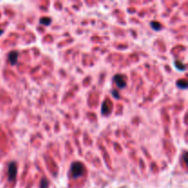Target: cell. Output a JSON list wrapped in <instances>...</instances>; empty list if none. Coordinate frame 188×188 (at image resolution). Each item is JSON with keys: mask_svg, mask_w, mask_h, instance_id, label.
I'll list each match as a JSON object with an SVG mask.
<instances>
[{"mask_svg": "<svg viewBox=\"0 0 188 188\" xmlns=\"http://www.w3.org/2000/svg\"><path fill=\"white\" fill-rule=\"evenodd\" d=\"M17 173V163L15 162H11L8 165V180L11 181H15L16 176Z\"/></svg>", "mask_w": 188, "mask_h": 188, "instance_id": "7a4b0ae2", "label": "cell"}, {"mask_svg": "<svg viewBox=\"0 0 188 188\" xmlns=\"http://www.w3.org/2000/svg\"><path fill=\"white\" fill-rule=\"evenodd\" d=\"M112 95H113V96H114L116 99H119V98H120L119 94L117 93V91H116V90H112Z\"/></svg>", "mask_w": 188, "mask_h": 188, "instance_id": "30bf717a", "label": "cell"}, {"mask_svg": "<svg viewBox=\"0 0 188 188\" xmlns=\"http://www.w3.org/2000/svg\"><path fill=\"white\" fill-rule=\"evenodd\" d=\"M48 187H49V181L46 178H42L40 180V188H48Z\"/></svg>", "mask_w": 188, "mask_h": 188, "instance_id": "ba28073f", "label": "cell"}, {"mask_svg": "<svg viewBox=\"0 0 188 188\" xmlns=\"http://www.w3.org/2000/svg\"><path fill=\"white\" fill-rule=\"evenodd\" d=\"M3 33H4V31H3V29H0V35H2Z\"/></svg>", "mask_w": 188, "mask_h": 188, "instance_id": "7c38bea8", "label": "cell"}, {"mask_svg": "<svg viewBox=\"0 0 188 188\" xmlns=\"http://www.w3.org/2000/svg\"><path fill=\"white\" fill-rule=\"evenodd\" d=\"M51 19L50 17H42V19H40V23L44 26H49L51 24Z\"/></svg>", "mask_w": 188, "mask_h": 188, "instance_id": "8992f818", "label": "cell"}, {"mask_svg": "<svg viewBox=\"0 0 188 188\" xmlns=\"http://www.w3.org/2000/svg\"><path fill=\"white\" fill-rule=\"evenodd\" d=\"M85 173V168L84 166V164L80 162H74L71 165V168H70V174L74 179L84 175Z\"/></svg>", "mask_w": 188, "mask_h": 188, "instance_id": "6da1fadb", "label": "cell"}, {"mask_svg": "<svg viewBox=\"0 0 188 188\" xmlns=\"http://www.w3.org/2000/svg\"><path fill=\"white\" fill-rule=\"evenodd\" d=\"M151 26L152 28L154 29V31H160L161 28H162L161 24L159 22H157V21H151Z\"/></svg>", "mask_w": 188, "mask_h": 188, "instance_id": "52a82bcc", "label": "cell"}, {"mask_svg": "<svg viewBox=\"0 0 188 188\" xmlns=\"http://www.w3.org/2000/svg\"><path fill=\"white\" fill-rule=\"evenodd\" d=\"M174 64H175V66H176V68L177 69H179V70H182V71H184V70H185V64H183V63H179V62L178 61H175L174 62Z\"/></svg>", "mask_w": 188, "mask_h": 188, "instance_id": "9c48e42d", "label": "cell"}, {"mask_svg": "<svg viewBox=\"0 0 188 188\" xmlns=\"http://www.w3.org/2000/svg\"><path fill=\"white\" fill-rule=\"evenodd\" d=\"M17 58H19V52L13 51L8 53V62L11 65H15L17 62Z\"/></svg>", "mask_w": 188, "mask_h": 188, "instance_id": "277c9868", "label": "cell"}, {"mask_svg": "<svg viewBox=\"0 0 188 188\" xmlns=\"http://www.w3.org/2000/svg\"><path fill=\"white\" fill-rule=\"evenodd\" d=\"M186 155H187V154H186V152H185V153L184 154V162H185V164L187 163V160H186Z\"/></svg>", "mask_w": 188, "mask_h": 188, "instance_id": "8fae6325", "label": "cell"}, {"mask_svg": "<svg viewBox=\"0 0 188 188\" xmlns=\"http://www.w3.org/2000/svg\"><path fill=\"white\" fill-rule=\"evenodd\" d=\"M176 85H177L179 88H182V89H185L187 87V82L184 79H179L177 81V83H176Z\"/></svg>", "mask_w": 188, "mask_h": 188, "instance_id": "5b68a950", "label": "cell"}, {"mask_svg": "<svg viewBox=\"0 0 188 188\" xmlns=\"http://www.w3.org/2000/svg\"><path fill=\"white\" fill-rule=\"evenodd\" d=\"M113 80L115 82V84L117 85V86L119 87V88H125L126 85H127V83H126V80L124 79V77H123L122 75L120 74H117L115 75L114 77H113Z\"/></svg>", "mask_w": 188, "mask_h": 188, "instance_id": "3957f363", "label": "cell"}]
</instances>
